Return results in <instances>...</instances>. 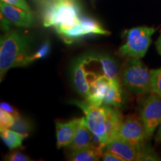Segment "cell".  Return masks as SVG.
<instances>
[{"instance_id":"1","label":"cell","mask_w":161,"mask_h":161,"mask_svg":"<svg viewBox=\"0 0 161 161\" xmlns=\"http://www.w3.org/2000/svg\"><path fill=\"white\" fill-rule=\"evenodd\" d=\"M72 104L83 110L88 128L104 148V146L115 137L123 119L121 113L115 107L112 108L109 105L92 106L87 102L79 101H73Z\"/></svg>"},{"instance_id":"2","label":"cell","mask_w":161,"mask_h":161,"mask_svg":"<svg viewBox=\"0 0 161 161\" xmlns=\"http://www.w3.org/2000/svg\"><path fill=\"white\" fill-rule=\"evenodd\" d=\"M27 38L19 32L8 31L0 40V80L11 68L29 64Z\"/></svg>"},{"instance_id":"3","label":"cell","mask_w":161,"mask_h":161,"mask_svg":"<svg viewBox=\"0 0 161 161\" xmlns=\"http://www.w3.org/2000/svg\"><path fill=\"white\" fill-rule=\"evenodd\" d=\"M80 7L76 0H49L44 8L43 25L57 32L72 27L80 21Z\"/></svg>"},{"instance_id":"4","label":"cell","mask_w":161,"mask_h":161,"mask_svg":"<svg viewBox=\"0 0 161 161\" xmlns=\"http://www.w3.org/2000/svg\"><path fill=\"white\" fill-rule=\"evenodd\" d=\"M125 86L136 96L151 92V70L140 58H128L120 71Z\"/></svg>"},{"instance_id":"5","label":"cell","mask_w":161,"mask_h":161,"mask_svg":"<svg viewBox=\"0 0 161 161\" xmlns=\"http://www.w3.org/2000/svg\"><path fill=\"white\" fill-rule=\"evenodd\" d=\"M155 29L147 26L133 28L125 32L126 42L118 50L122 57L142 58L151 45L152 36Z\"/></svg>"},{"instance_id":"6","label":"cell","mask_w":161,"mask_h":161,"mask_svg":"<svg viewBox=\"0 0 161 161\" xmlns=\"http://www.w3.org/2000/svg\"><path fill=\"white\" fill-rule=\"evenodd\" d=\"M104 149L114 153L123 161L158 160L156 153L144 145H134L115 138L104 146Z\"/></svg>"},{"instance_id":"7","label":"cell","mask_w":161,"mask_h":161,"mask_svg":"<svg viewBox=\"0 0 161 161\" xmlns=\"http://www.w3.org/2000/svg\"><path fill=\"white\" fill-rule=\"evenodd\" d=\"M140 118L149 139L161 122V96L152 93L144 100L141 106Z\"/></svg>"},{"instance_id":"8","label":"cell","mask_w":161,"mask_h":161,"mask_svg":"<svg viewBox=\"0 0 161 161\" xmlns=\"http://www.w3.org/2000/svg\"><path fill=\"white\" fill-rule=\"evenodd\" d=\"M115 138L134 145H144L148 139L142 119L134 115L128 116L122 119Z\"/></svg>"},{"instance_id":"9","label":"cell","mask_w":161,"mask_h":161,"mask_svg":"<svg viewBox=\"0 0 161 161\" xmlns=\"http://www.w3.org/2000/svg\"><path fill=\"white\" fill-rule=\"evenodd\" d=\"M66 43H71L89 35H109L110 32L104 29L95 19L80 16V21L69 29L58 32Z\"/></svg>"},{"instance_id":"10","label":"cell","mask_w":161,"mask_h":161,"mask_svg":"<svg viewBox=\"0 0 161 161\" xmlns=\"http://www.w3.org/2000/svg\"><path fill=\"white\" fill-rule=\"evenodd\" d=\"M90 55L78 58L75 60L72 67V80L76 91L78 93L86 97L90 92V76L94 75L92 72L86 70V66L89 62H91Z\"/></svg>"},{"instance_id":"11","label":"cell","mask_w":161,"mask_h":161,"mask_svg":"<svg viewBox=\"0 0 161 161\" xmlns=\"http://www.w3.org/2000/svg\"><path fill=\"white\" fill-rule=\"evenodd\" d=\"M0 10L1 14L10 23L19 27H30L35 21L32 11H27L2 1L0 3Z\"/></svg>"},{"instance_id":"12","label":"cell","mask_w":161,"mask_h":161,"mask_svg":"<svg viewBox=\"0 0 161 161\" xmlns=\"http://www.w3.org/2000/svg\"><path fill=\"white\" fill-rule=\"evenodd\" d=\"M106 75H95L90 80V92L86 97V102L92 106L103 105L104 99L110 83Z\"/></svg>"},{"instance_id":"13","label":"cell","mask_w":161,"mask_h":161,"mask_svg":"<svg viewBox=\"0 0 161 161\" xmlns=\"http://www.w3.org/2000/svg\"><path fill=\"white\" fill-rule=\"evenodd\" d=\"M79 119L66 122H56V138L58 148L69 146L73 140Z\"/></svg>"},{"instance_id":"14","label":"cell","mask_w":161,"mask_h":161,"mask_svg":"<svg viewBox=\"0 0 161 161\" xmlns=\"http://www.w3.org/2000/svg\"><path fill=\"white\" fill-rule=\"evenodd\" d=\"M90 145H92V134L86 125L85 118H80L78 121L73 140L69 148L74 151Z\"/></svg>"},{"instance_id":"15","label":"cell","mask_w":161,"mask_h":161,"mask_svg":"<svg viewBox=\"0 0 161 161\" xmlns=\"http://www.w3.org/2000/svg\"><path fill=\"white\" fill-rule=\"evenodd\" d=\"M104 148L102 146L90 145L78 150L72 151L69 160L72 161H96L102 158Z\"/></svg>"},{"instance_id":"16","label":"cell","mask_w":161,"mask_h":161,"mask_svg":"<svg viewBox=\"0 0 161 161\" xmlns=\"http://www.w3.org/2000/svg\"><path fill=\"white\" fill-rule=\"evenodd\" d=\"M92 61L99 62L103 74L110 79L119 80V68L116 60L106 54L90 55Z\"/></svg>"},{"instance_id":"17","label":"cell","mask_w":161,"mask_h":161,"mask_svg":"<svg viewBox=\"0 0 161 161\" xmlns=\"http://www.w3.org/2000/svg\"><path fill=\"white\" fill-rule=\"evenodd\" d=\"M122 91L119 80H111L104 99L103 105L119 108L122 104Z\"/></svg>"},{"instance_id":"18","label":"cell","mask_w":161,"mask_h":161,"mask_svg":"<svg viewBox=\"0 0 161 161\" xmlns=\"http://www.w3.org/2000/svg\"><path fill=\"white\" fill-rule=\"evenodd\" d=\"M0 136L4 143L11 150L22 146L24 139L28 136L11 128L0 130Z\"/></svg>"},{"instance_id":"19","label":"cell","mask_w":161,"mask_h":161,"mask_svg":"<svg viewBox=\"0 0 161 161\" xmlns=\"http://www.w3.org/2000/svg\"><path fill=\"white\" fill-rule=\"evenodd\" d=\"M151 92L161 96V68L151 70Z\"/></svg>"},{"instance_id":"20","label":"cell","mask_w":161,"mask_h":161,"mask_svg":"<svg viewBox=\"0 0 161 161\" xmlns=\"http://www.w3.org/2000/svg\"><path fill=\"white\" fill-rule=\"evenodd\" d=\"M11 129L28 136L29 131L31 130V126L27 120L19 116V117L15 119V122L12 126Z\"/></svg>"},{"instance_id":"21","label":"cell","mask_w":161,"mask_h":161,"mask_svg":"<svg viewBox=\"0 0 161 161\" xmlns=\"http://www.w3.org/2000/svg\"><path fill=\"white\" fill-rule=\"evenodd\" d=\"M15 122V118L3 109H0V130L11 128Z\"/></svg>"},{"instance_id":"22","label":"cell","mask_w":161,"mask_h":161,"mask_svg":"<svg viewBox=\"0 0 161 161\" xmlns=\"http://www.w3.org/2000/svg\"><path fill=\"white\" fill-rule=\"evenodd\" d=\"M50 48L51 47H50V43L49 42H45L43 45L40 46L37 52H35L33 55L29 56V64L36 60L46 58L49 54Z\"/></svg>"},{"instance_id":"23","label":"cell","mask_w":161,"mask_h":161,"mask_svg":"<svg viewBox=\"0 0 161 161\" xmlns=\"http://www.w3.org/2000/svg\"><path fill=\"white\" fill-rule=\"evenodd\" d=\"M5 160L10 161H28L31 160V159H29V157L23 154V153L16 151L8 154L5 158Z\"/></svg>"},{"instance_id":"24","label":"cell","mask_w":161,"mask_h":161,"mask_svg":"<svg viewBox=\"0 0 161 161\" xmlns=\"http://www.w3.org/2000/svg\"><path fill=\"white\" fill-rule=\"evenodd\" d=\"M1 1L3 2V3L9 4L11 5L25 10L27 11H32L25 0H1Z\"/></svg>"},{"instance_id":"25","label":"cell","mask_w":161,"mask_h":161,"mask_svg":"<svg viewBox=\"0 0 161 161\" xmlns=\"http://www.w3.org/2000/svg\"><path fill=\"white\" fill-rule=\"evenodd\" d=\"M0 109H3L6 110L7 112H8L9 114H11L15 119H17L20 116L19 113L17 112V110H16L11 105V104L7 103V102H1V104H0Z\"/></svg>"},{"instance_id":"26","label":"cell","mask_w":161,"mask_h":161,"mask_svg":"<svg viewBox=\"0 0 161 161\" xmlns=\"http://www.w3.org/2000/svg\"><path fill=\"white\" fill-rule=\"evenodd\" d=\"M102 159L104 161H123L117 155H116L115 154L107 150L104 151L103 154H102Z\"/></svg>"},{"instance_id":"27","label":"cell","mask_w":161,"mask_h":161,"mask_svg":"<svg viewBox=\"0 0 161 161\" xmlns=\"http://www.w3.org/2000/svg\"><path fill=\"white\" fill-rule=\"evenodd\" d=\"M155 140L156 142H161V122L160 125L158 126V132H157L156 136H155Z\"/></svg>"},{"instance_id":"28","label":"cell","mask_w":161,"mask_h":161,"mask_svg":"<svg viewBox=\"0 0 161 161\" xmlns=\"http://www.w3.org/2000/svg\"><path fill=\"white\" fill-rule=\"evenodd\" d=\"M156 48H157V50H158V53L161 55V34L156 42Z\"/></svg>"},{"instance_id":"29","label":"cell","mask_w":161,"mask_h":161,"mask_svg":"<svg viewBox=\"0 0 161 161\" xmlns=\"http://www.w3.org/2000/svg\"><path fill=\"white\" fill-rule=\"evenodd\" d=\"M52 1H58V0H52Z\"/></svg>"}]
</instances>
